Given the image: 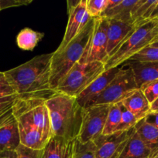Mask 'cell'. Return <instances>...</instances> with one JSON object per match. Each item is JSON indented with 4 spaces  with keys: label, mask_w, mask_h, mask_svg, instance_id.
<instances>
[{
    "label": "cell",
    "mask_w": 158,
    "mask_h": 158,
    "mask_svg": "<svg viewBox=\"0 0 158 158\" xmlns=\"http://www.w3.org/2000/svg\"><path fill=\"white\" fill-rule=\"evenodd\" d=\"M53 52L37 56L20 66L4 72L20 98L47 99L54 94L50 84Z\"/></svg>",
    "instance_id": "6da1fadb"
},
{
    "label": "cell",
    "mask_w": 158,
    "mask_h": 158,
    "mask_svg": "<svg viewBox=\"0 0 158 158\" xmlns=\"http://www.w3.org/2000/svg\"><path fill=\"white\" fill-rule=\"evenodd\" d=\"M50 114L53 136L73 141L78 137L83 107L76 97L56 92L45 100Z\"/></svg>",
    "instance_id": "7a4b0ae2"
},
{
    "label": "cell",
    "mask_w": 158,
    "mask_h": 158,
    "mask_svg": "<svg viewBox=\"0 0 158 158\" xmlns=\"http://www.w3.org/2000/svg\"><path fill=\"white\" fill-rule=\"evenodd\" d=\"M95 23L96 18H91L81 32L62 50H55L53 52L50 78V84L53 90H56L60 82L74 65L81 61L89 44L95 27Z\"/></svg>",
    "instance_id": "3957f363"
},
{
    "label": "cell",
    "mask_w": 158,
    "mask_h": 158,
    "mask_svg": "<svg viewBox=\"0 0 158 158\" xmlns=\"http://www.w3.org/2000/svg\"><path fill=\"white\" fill-rule=\"evenodd\" d=\"M46 99L20 98L12 108L17 120L20 135L41 134L48 139L53 137Z\"/></svg>",
    "instance_id": "277c9868"
},
{
    "label": "cell",
    "mask_w": 158,
    "mask_h": 158,
    "mask_svg": "<svg viewBox=\"0 0 158 158\" xmlns=\"http://www.w3.org/2000/svg\"><path fill=\"white\" fill-rule=\"evenodd\" d=\"M158 37V19H152L136 26L105 63V71L119 67L132 56L150 46Z\"/></svg>",
    "instance_id": "5b68a950"
},
{
    "label": "cell",
    "mask_w": 158,
    "mask_h": 158,
    "mask_svg": "<svg viewBox=\"0 0 158 158\" xmlns=\"http://www.w3.org/2000/svg\"><path fill=\"white\" fill-rule=\"evenodd\" d=\"M105 72V63H77L60 82L56 92L77 97L94 80Z\"/></svg>",
    "instance_id": "8992f818"
},
{
    "label": "cell",
    "mask_w": 158,
    "mask_h": 158,
    "mask_svg": "<svg viewBox=\"0 0 158 158\" xmlns=\"http://www.w3.org/2000/svg\"><path fill=\"white\" fill-rule=\"evenodd\" d=\"M122 66L112 81L88 106L94 105H112L120 103L131 93L139 89L130 66L125 63Z\"/></svg>",
    "instance_id": "52a82bcc"
},
{
    "label": "cell",
    "mask_w": 158,
    "mask_h": 158,
    "mask_svg": "<svg viewBox=\"0 0 158 158\" xmlns=\"http://www.w3.org/2000/svg\"><path fill=\"white\" fill-rule=\"evenodd\" d=\"M110 105H94L83 108L82 121L77 140L80 143L94 142L102 135Z\"/></svg>",
    "instance_id": "ba28073f"
},
{
    "label": "cell",
    "mask_w": 158,
    "mask_h": 158,
    "mask_svg": "<svg viewBox=\"0 0 158 158\" xmlns=\"http://www.w3.org/2000/svg\"><path fill=\"white\" fill-rule=\"evenodd\" d=\"M108 19L102 17L96 18L95 27L93 32L89 44L80 63H89L93 62H102L105 63L108 59L107 52L108 38Z\"/></svg>",
    "instance_id": "9c48e42d"
},
{
    "label": "cell",
    "mask_w": 158,
    "mask_h": 158,
    "mask_svg": "<svg viewBox=\"0 0 158 158\" xmlns=\"http://www.w3.org/2000/svg\"><path fill=\"white\" fill-rule=\"evenodd\" d=\"M133 131L134 128L100 136L94 141L96 147L95 158H119Z\"/></svg>",
    "instance_id": "30bf717a"
},
{
    "label": "cell",
    "mask_w": 158,
    "mask_h": 158,
    "mask_svg": "<svg viewBox=\"0 0 158 158\" xmlns=\"http://www.w3.org/2000/svg\"><path fill=\"white\" fill-rule=\"evenodd\" d=\"M68 21L65 29L64 38L56 50L60 51L78 35L86 26L91 17L87 11V0H80V2L74 7L68 9Z\"/></svg>",
    "instance_id": "8fae6325"
},
{
    "label": "cell",
    "mask_w": 158,
    "mask_h": 158,
    "mask_svg": "<svg viewBox=\"0 0 158 158\" xmlns=\"http://www.w3.org/2000/svg\"><path fill=\"white\" fill-rule=\"evenodd\" d=\"M12 108L0 116V151H15L20 145V131Z\"/></svg>",
    "instance_id": "7c38bea8"
},
{
    "label": "cell",
    "mask_w": 158,
    "mask_h": 158,
    "mask_svg": "<svg viewBox=\"0 0 158 158\" xmlns=\"http://www.w3.org/2000/svg\"><path fill=\"white\" fill-rule=\"evenodd\" d=\"M120 69L119 67L112 68L108 70H105L101 74L96 80H94L85 90L82 91L77 97V102L81 107L85 108L88 106L94 99L100 95L108 85L116 77Z\"/></svg>",
    "instance_id": "4fadbf2b"
},
{
    "label": "cell",
    "mask_w": 158,
    "mask_h": 158,
    "mask_svg": "<svg viewBox=\"0 0 158 158\" xmlns=\"http://www.w3.org/2000/svg\"><path fill=\"white\" fill-rule=\"evenodd\" d=\"M136 26L131 23H123L115 19H108L107 52L108 58L115 52L122 42L134 30Z\"/></svg>",
    "instance_id": "5bb4252c"
},
{
    "label": "cell",
    "mask_w": 158,
    "mask_h": 158,
    "mask_svg": "<svg viewBox=\"0 0 158 158\" xmlns=\"http://www.w3.org/2000/svg\"><path fill=\"white\" fill-rule=\"evenodd\" d=\"M121 103L139 121L145 118L147 114L150 113V103L140 89L133 91Z\"/></svg>",
    "instance_id": "9a60e30c"
},
{
    "label": "cell",
    "mask_w": 158,
    "mask_h": 158,
    "mask_svg": "<svg viewBox=\"0 0 158 158\" xmlns=\"http://www.w3.org/2000/svg\"><path fill=\"white\" fill-rule=\"evenodd\" d=\"M125 63L133 70L139 88L145 83L158 80V62L128 61Z\"/></svg>",
    "instance_id": "2e32d148"
},
{
    "label": "cell",
    "mask_w": 158,
    "mask_h": 158,
    "mask_svg": "<svg viewBox=\"0 0 158 158\" xmlns=\"http://www.w3.org/2000/svg\"><path fill=\"white\" fill-rule=\"evenodd\" d=\"M74 140L70 141L63 137L53 136L43 148L42 158H70L74 151Z\"/></svg>",
    "instance_id": "e0dca14e"
},
{
    "label": "cell",
    "mask_w": 158,
    "mask_h": 158,
    "mask_svg": "<svg viewBox=\"0 0 158 158\" xmlns=\"http://www.w3.org/2000/svg\"><path fill=\"white\" fill-rule=\"evenodd\" d=\"M138 0H120L115 6H107L102 17L107 19H115L133 24L132 12Z\"/></svg>",
    "instance_id": "ac0fdd59"
},
{
    "label": "cell",
    "mask_w": 158,
    "mask_h": 158,
    "mask_svg": "<svg viewBox=\"0 0 158 158\" xmlns=\"http://www.w3.org/2000/svg\"><path fill=\"white\" fill-rule=\"evenodd\" d=\"M134 129L145 146L150 150V158L158 152V129L144 120L137 122Z\"/></svg>",
    "instance_id": "d6986e66"
},
{
    "label": "cell",
    "mask_w": 158,
    "mask_h": 158,
    "mask_svg": "<svg viewBox=\"0 0 158 158\" xmlns=\"http://www.w3.org/2000/svg\"><path fill=\"white\" fill-rule=\"evenodd\" d=\"M119 158H150V151L133 131Z\"/></svg>",
    "instance_id": "ffe728a7"
},
{
    "label": "cell",
    "mask_w": 158,
    "mask_h": 158,
    "mask_svg": "<svg viewBox=\"0 0 158 158\" xmlns=\"http://www.w3.org/2000/svg\"><path fill=\"white\" fill-rule=\"evenodd\" d=\"M158 0H138L132 12V20L135 26L148 21L157 5Z\"/></svg>",
    "instance_id": "44dd1931"
},
{
    "label": "cell",
    "mask_w": 158,
    "mask_h": 158,
    "mask_svg": "<svg viewBox=\"0 0 158 158\" xmlns=\"http://www.w3.org/2000/svg\"><path fill=\"white\" fill-rule=\"evenodd\" d=\"M43 36L44 33L43 32H37L29 28H24L16 36L17 46L23 50L32 51Z\"/></svg>",
    "instance_id": "7402d4cb"
},
{
    "label": "cell",
    "mask_w": 158,
    "mask_h": 158,
    "mask_svg": "<svg viewBox=\"0 0 158 158\" xmlns=\"http://www.w3.org/2000/svg\"><path fill=\"white\" fill-rule=\"evenodd\" d=\"M121 121L120 103L110 105L102 135H110L117 132Z\"/></svg>",
    "instance_id": "603a6c76"
},
{
    "label": "cell",
    "mask_w": 158,
    "mask_h": 158,
    "mask_svg": "<svg viewBox=\"0 0 158 158\" xmlns=\"http://www.w3.org/2000/svg\"><path fill=\"white\" fill-rule=\"evenodd\" d=\"M95 150L94 142L81 143L76 139L74 143L73 158H95Z\"/></svg>",
    "instance_id": "cb8c5ba5"
},
{
    "label": "cell",
    "mask_w": 158,
    "mask_h": 158,
    "mask_svg": "<svg viewBox=\"0 0 158 158\" xmlns=\"http://www.w3.org/2000/svg\"><path fill=\"white\" fill-rule=\"evenodd\" d=\"M128 61L158 62V48L150 46H147L135 54Z\"/></svg>",
    "instance_id": "d4e9b609"
},
{
    "label": "cell",
    "mask_w": 158,
    "mask_h": 158,
    "mask_svg": "<svg viewBox=\"0 0 158 158\" xmlns=\"http://www.w3.org/2000/svg\"><path fill=\"white\" fill-rule=\"evenodd\" d=\"M120 103L121 109V121L119 126L118 127V131H128L129 130L134 128L136 124L139 120L131 114L129 110H127L122 103Z\"/></svg>",
    "instance_id": "484cf974"
},
{
    "label": "cell",
    "mask_w": 158,
    "mask_h": 158,
    "mask_svg": "<svg viewBox=\"0 0 158 158\" xmlns=\"http://www.w3.org/2000/svg\"><path fill=\"white\" fill-rule=\"evenodd\" d=\"M108 0H87V11L91 18H99L108 6Z\"/></svg>",
    "instance_id": "4316f807"
},
{
    "label": "cell",
    "mask_w": 158,
    "mask_h": 158,
    "mask_svg": "<svg viewBox=\"0 0 158 158\" xmlns=\"http://www.w3.org/2000/svg\"><path fill=\"white\" fill-rule=\"evenodd\" d=\"M150 103L158 98V80L145 83L139 88Z\"/></svg>",
    "instance_id": "83f0119b"
},
{
    "label": "cell",
    "mask_w": 158,
    "mask_h": 158,
    "mask_svg": "<svg viewBox=\"0 0 158 158\" xmlns=\"http://www.w3.org/2000/svg\"><path fill=\"white\" fill-rule=\"evenodd\" d=\"M15 158H42L43 150H33L20 144L15 151Z\"/></svg>",
    "instance_id": "f1b7e54d"
},
{
    "label": "cell",
    "mask_w": 158,
    "mask_h": 158,
    "mask_svg": "<svg viewBox=\"0 0 158 158\" xmlns=\"http://www.w3.org/2000/svg\"><path fill=\"white\" fill-rule=\"evenodd\" d=\"M20 98V96L16 94H0V114L10 110Z\"/></svg>",
    "instance_id": "f546056e"
},
{
    "label": "cell",
    "mask_w": 158,
    "mask_h": 158,
    "mask_svg": "<svg viewBox=\"0 0 158 158\" xmlns=\"http://www.w3.org/2000/svg\"><path fill=\"white\" fill-rule=\"evenodd\" d=\"M32 2V0H0V11L12 7L27 6Z\"/></svg>",
    "instance_id": "4dcf8cb0"
},
{
    "label": "cell",
    "mask_w": 158,
    "mask_h": 158,
    "mask_svg": "<svg viewBox=\"0 0 158 158\" xmlns=\"http://www.w3.org/2000/svg\"><path fill=\"white\" fill-rule=\"evenodd\" d=\"M0 94H15L10 83L8 81L4 72H0Z\"/></svg>",
    "instance_id": "1f68e13d"
},
{
    "label": "cell",
    "mask_w": 158,
    "mask_h": 158,
    "mask_svg": "<svg viewBox=\"0 0 158 158\" xmlns=\"http://www.w3.org/2000/svg\"><path fill=\"white\" fill-rule=\"evenodd\" d=\"M147 123L152 126L155 127L158 129V113L156 112H150L147 115V117L144 118Z\"/></svg>",
    "instance_id": "d6a6232c"
},
{
    "label": "cell",
    "mask_w": 158,
    "mask_h": 158,
    "mask_svg": "<svg viewBox=\"0 0 158 158\" xmlns=\"http://www.w3.org/2000/svg\"><path fill=\"white\" fill-rule=\"evenodd\" d=\"M150 112L158 113V98L150 103Z\"/></svg>",
    "instance_id": "836d02e7"
},
{
    "label": "cell",
    "mask_w": 158,
    "mask_h": 158,
    "mask_svg": "<svg viewBox=\"0 0 158 158\" xmlns=\"http://www.w3.org/2000/svg\"><path fill=\"white\" fill-rule=\"evenodd\" d=\"M0 158H15V151L12 152H6L2 156H1Z\"/></svg>",
    "instance_id": "e575fe53"
},
{
    "label": "cell",
    "mask_w": 158,
    "mask_h": 158,
    "mask_svg": "<svg viewBox=\"0 0 158 158\" xmlns=\"http://www.w3.org/2000/svg\"><path fill=\"white\" fill-rule=\"evenodd\" d=\"M158 19V3L157 5L156 6V7H155L154 10H153V13H152V15H151V18H150V19Z\"/></svg>",
    "instance_id": "d590c367"
},
{
    "label": "cell",
    "mask_w": 158,
    "mask_h": 158,
    "mask_svg": "<svg viewBox=\"0 0 158 158\" xmlns=\"http://www.w3.org/2000/svg\"><path fill=\"white\" fill-rule=\"evenodd\" d=\"M150 46H153V47H157L158 48V37H156V38L153 40V43H152Z\"/></svg>",
    "instance_id": "8d00e7d4"
},
{
    "label": "cell",
    "mask_w": 158,
    "mask_h": 158,
    "mask_svg": "<svg viewBox=\"0 0 158 158\" xmlns=\"http://www.w3.org/2000/svg\"><path fill=\"white\" fill-rule=\"evenodd\" d=\"M151 158H158V152L156 153V154H155Z\"/></svg>",
    "instance_id": "74e56055"
},
{
    "label": "cell",
    "mask_w": 158,
    "mask_h": 158,
    "mask_svg": "<svg viewBox=\"0 0 158 158\" xmlns=\"http://www.w3.org/2000/svg\"><path fill=\"white\" fill-rule=\"evenodd\" d=\"M5 153H6V152H2V151H0V157H1V156H2L3 154H5Z\"/></svg>",
    "instance_id": "f35d334b"
},
{
    "label": "cell",
    "mask_w": 158,
    "mask_h": 158,
    "mask_svg": "<svg viewBox=\"0 0 158 158\" xmlns=\"http://www.w3.org/2000/svg\"><path fill=\"white\" fill-rule=\"evenodd\" d=\"M73 152H74V151H73ZM70 158H73V153H72V154H71V157H70Z\"/></svg>",
    "instance_id": "ab89813d"
},
{
    "label": "cell",
    "mask_w": 158,
    "mask_h": 158,
    "mask_svg": "<svg viewBox=\"0 0 158 158\" xmlns=\"http://www.w3.org/2000/svg\"><path fill=\"white\" fill-rule=\"evenodd\" d=\"M4 113H5V112H4ZM4 113H2V114H0V116H1L2 114H4Z\"/></svg>",
    "instance_id": "60d3db41"
}]
</instances>
